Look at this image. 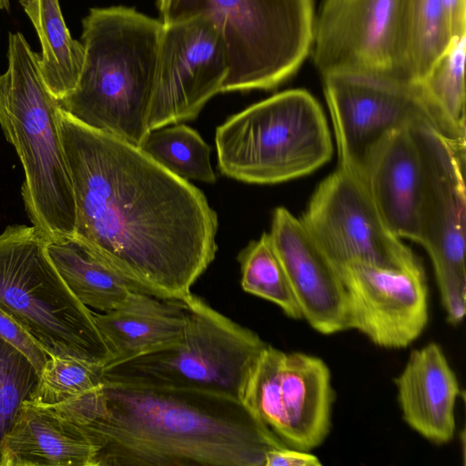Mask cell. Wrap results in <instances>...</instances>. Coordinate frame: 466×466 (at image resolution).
I'll return each instance as SVG.
<instances>
[{
	"label": "cell",
	"instance_id": "cell-9",
	"mask_svg": "<svg viewBox=\"0 0 466 466\" xmlns=\"http://www.w3.org/2000/svg\"><path fill=\"white\" fill-rule=\"evenodd\" d=\"M410 127L423 172L419 243L432 261L447 321L458 325L466 309V141L451 139L428 123Z\"/></svg>",
	"mask_w": 466,
	"mask_h": 466
},
{
	"label": "cell",
	"instance_id": "cell-32",
	"mask_svg": "<svg viewBox=\"0 0 466 466\" xmlns=\"http://www.w3.org/2000/svg\"><path fill=\"white\" fill-rule=\"evenodd\" d=\"M10 9V1L9 0H0V10L9 11Z\"/></svg>",
	"mask_w": 466,
	"mask_h": 466
},
{
	"label": "cell",
	"instance_id": "cell-28",
	"mask_svg": "<svg viewBox=\"0 0 466 466\" xmlns=\"http://www.w3.org/2000/svg\"><path fill=\"white\" fill-rule=\"evenodd\" d=\"M39 379L33 363L17 349L0 339V441L10 430Z\"/></svg>",
	"mask_w": 466,
	"mask_h": 466
},
{
	"label": "cell",
	"instance_id": "cell-4",
	"mask_svg": "<svg viewBox=\"0 0 466 466\" xmlns=\"http://www.w3.org/2000/svg\"><path fill=\"white\" fill-rule=\"evenodd\" d=\"M59 109L42 76L39 54L22 33H9L7 68L0 75V127L25 172L26 214L47 239L75 235L76 221Z\"/></svg>",
	"mask_w": 466,
	"mask_h": 466
},
{
	"label": "cell",
	"instance_id": "cell-7",
	"mask_svg": "<svg viewBox=\"0 0 466 466\" xmlns=\"http://www.w3.org/2000/svg\"><path fill=\"white\" fill-rule=\"evenodd\" d=\"M33 225L0 234V309L16 320L48 357L69 356L106 365L112 354L94 312L67 288Z\"/></svg>",
	"mask_w": 466,
	"mask_h": 466
},
{
	"label": "cell",
	"instance_id": "cell-24",
	"mask_svg": "<svg viewBox=\"0 0 466 466\" xmlns=\"http://www.w3.org/2000/svg\"><path fill=\"white\" fill-rule=\"evenodd\" d=\"M140 149L174 175L214 183L210 147L193 128L178 124L150 130Z\"/></svg>",
	"mask_w": 466,
	"mask_h": 466
},
{
	"label": "cell",
	"instance_id": "cell-3",
	"mask_svg": "<svg viewBox=\"0 0 466 466\" xmlns=\"http://www.w3.org/2000/svg\"><path fill=\"white\" fill-rule=\"evenodd\" d=\"M84 63L58 100L80 123L140 147L147 134L163 23L133 8H91L82 22Z\"/></svg>",
	"mask_w": 466,
	"mask_h": 466
},
{
	"label": "cell",
	"instance_id": "cell-20",
	"mask_svg": "<svg viewBox=\"0 0 466 466\" xmlns=\"http://www.w3.org/2000/svg\"><path fill=\"white\" fill-rule=\"evenodd\" d=\"M94 319L112 354L108 365L177 343L186 324V309L183 299L132 291L116 309L94 313Z\"/></svg>",
	"mask_w": 466,
	"mask_h": 466
},
{
	"label": "cell",
	"instance_id": "cell-31",
	"mask_svg": "<svg viewBox=\"0 0 466 466\" xmlns=\"http://www.w3.org/2000/svg\"><path fill=\"white\" fill-rule=\"evenodd\" d=\"M448 15L454 35L465 34L466 4L465 0H441Z\"/></svg>",
	"mask_w": 466,
	"mask_h": 466
},
{
	"label": "cell",
	"instance_id": "cell-12",
	"mask_svg": "<svg viewBox=\"0 0 466 466\" xmlns=\"http://www.w3.org/2000/svg\"><path fill=\"white\" fill-rule=\"evenodd\" d=\"M299 219L337 271L355 261L394 269L423 267L389 230L363 180L339 167L316 187Z\"/></svg>",
	"mask_w": 466,
	"mask_h": 466
},
{
	"label": "cell",
	"instance_id": "cell-30",
	"mask_svg": "<svg viewBox=\"0 0 466 466\" xmlns=\"http://www.w3.org/2000/svg\"><path fill=\"white\" fill-rule=\"evenodd\" d=\"M319 458L309 451L288 446L274 449L266 454L265 466H319Z\"/></svg>",
	"mask_w": 466,
	"mask_h": 466
},
{
	"label": "cell",
	"instance_id": "cell-26",
	"mask_svg": "<svg viewBox=\"0 0 466 466\" xmlns=\"http://www.w3.org/2000/svg\"><path fill=\"white\" fill-rule=\"evenodd\" d=\"M454 36L441 0H410V62L415 83L423 78Z\"/></svg>",
	"mask_w": 466,
	"mask_h": 466
},
{
	"label": "cell",
	"instance_id": "cell-25",
	"mask_svg": "<svg viewBox=\"0 0 466 466\" xmlns=\"http://www.w3.org/2000/svg\"><path fill=\"white\" fill-rule=\"evenodd\" d=\"M244 291L279 306L286 316L301 319L302 314L284 268L268 233L264 232L238 256Z\"/></svg>",
	"mask_w": 466,
	"mask_h": 466
},
{
	"label": "cell",
	"instance_id": "cell-8",
	"mask_svg": "<svg viewBox=\"0 0 466 466\" xmlns=\"http://www.w3.org/2000/svg\"><path fill=\"white\" fill-rule=\"evenodd\" d=\"M180 339L165 349L104 366V381L210 391L240 400L268 343L190 293Z\"/></svg>",
	"mask_w": 466,
	"mask_h": 466
},
{
	"label": "cell",
	"instance_id": "cell-6",
	"mask_svg": "<svg viewBox=\"0 0 466 466\" xmlns=\"http://www.w3.org/2000/svg\"><path fill=\"white\" fill-rule=\"evenodd\" d=\"M215 142L220 172L252 184L309 175L333 153L324 112L303 89L278 93L229 116Z\"/></svg>",
	"mask_w": 466,
	"mask_h": 466
},
{
	"label": "cell",
	"instance_id": "cell-23",
	"mask_svg": "<svg viewBox=\"0 0 466 466\" xmlns=\"http://www.w3.org/2000/svg\"><path fill=\"white\" fill-rule=\"evenodd\" d=\"M465 47L466 34L454 36L418 83L440 133L458 141H466Z\"/></svg>",
	"mask_w": 466,
	"mask_h": 466
},
{
	"label": "cell",
	"instance_id": "cell-11",
	"mask_svg": "<svg viewBox=\"0 0 466 466\" xmlns=\"http://www.w3.org/2000/svg\"><path fill=\"white\" fill-rule=\"evenodd\" d=\"M334 397L330 371L321 359L268 344L240 400L286 446L309 451L329 432Z\"/></svg>",
	"mask_w": 466,
	"mask_h": 466
},
{
	"label": "cell",
	"instance_id": "cell-1",
	"mask_svg": "<svg viewBox=\"0 0 466 466\" xmlns=\"http://www.w3.org/2000/svg\"><path fill=\"white\" fill-rule=\"evenodd\" d=\"M58 123L75 195V236L134 291L184 299L218 251V216L203 192L140 147L61 107Z\"/></svg>",
	"mask_w": 466,
	"mask_h": 466
},
{
	"label": "cell",
	"instance_id": "cell-5",
	"mask_svg": "<svg viewBox=\"0 0 466 466\" xmlns=\"http://www.w3.org/2000/svg\"><path fill=\"white\" fill-rule=\"evenodd\" d=\"M161 22L208 17L225 39L229 70L221 92L271 89L311 50L312 0H157Z\"/></svg>",
	"mask_w": 466,
	"mask_h": 466
},
{
	"label": "cell",
	"instance_id": "cell-29",
	"mask_svg": "<svg viewBox=\"0 0 466 466\" xmlns=\"http://www.w3.org/2000/svg\"><path fill=\"white\" fill-rule=\"evenodd\" d=\"M0 339L21 351L35 366L38 374L48 359L35 339L9 314L0 309Z\"/></svg>",
	"mask_w": 466,
	"mask_h": 466
},
{
	"label": "cell",
	"instance_id": "cell-14",
	"mask_svg": "<svg viewBox=\"0 0 466 466\" xmlns=\"http://www.w3.org/2000/svg\"><path fill=\"white\" fill-rule=\"evenodd\" d=\"M229 70L223 35L207 16L163 24L149 130L194 120L221 92Z\"/></svg>",
	"mask_w": 466,
	"mask_h": 466
},
{
	"label": "cell",
	"instance_id": "cell-21",
	"mask_svg": "<svg viewBox=\"0 0 466 466\" xmlns=\"http://www.w3.org/2000/svg\"><path fill=\"white\" fill-rule=\"evenodd\" d=\"M46 251L62 279L86 307L106 312L134 291L97 253L76 237L47 239Z\"/></svg>",
	"mask_w": 466,
	"mask_h": 466
},
{
	"label": "cell",
	"instance_id": "cell-27",
	"mask_svg": "<svg viewBox=\"0 0 466 466\" xmlns=\"http://www.w3.org/2000/svg\"><path fill=\"white\" fill-rule=\"evenodd\" d=\"M104 365L69 356L48 357L30 401L53 407L104 383Z\"/></svg>",
	"mask_w": 466,
	"mask_h": 466
},
{
	"label": "cell",
	"instance_id": "cell-2",
	"mask_svg": "<svg viewBox=\"0 0 466 466\" xmlns=\"http://www.w3.org/2000/svg\"><path fill=\"white\" fill-rule=\"evenodd\" d=\"M79 428L94 466H265L286 446L241 400L190 389L104 381Z\"/></svg>",
	"mask_w": 466,
	"mask_h": 466
},
{
	"label": "cell",
	"instance_id": "cell-15",
	"mask_svg": "<svg viewBox=\"0 0 466 466\" xmlns=\"http://www.w3.org/2000/svg\"><path fill=\"white\" fill-rule=\"evenodd\" d=\"M346 293L347 329L385 349L410 346L429 320L423 267L394 269L350 262L338 269Z\"/></svg>",
	"mask_w": 466,
	"mask_h": 466
},
{
	"label": "cell",
	"instance_id": "cell-19",
	"mask_svg": "<svg viewBox=\"0 0 466 466\" xmlns=\"http://www.w3.org/2000/svg\"><path fill=\"white\" fill-rule=\"evenodd\" d=\"M95 454L82 429L30 400L0 441V466H94Z\"/></svg>",
	"mask_w": 466,
	"mask_h": 466
},
{
	"label": "cell",
	"instance_id": "cell-22",
	"mask_svg": "<svg viewBox=\"0 0 466 466\" xmlns=\"http://www.w3.org/2000/svg\"><path fill=\"white\" fill-rule=\"evenodd\" d=\"M25 13L38 35L39 66L50 92L62 99L76 86L85 50L66 26L59 0H20Z\"/></svg>",
	"mask_w": 466,
	"mask_h": 466
},
{
	"label": "cell",
	"instance_id": "cell-10",
	"mask_svg": "<svg viewBox=\"0 0 466 466\" xmlns=\"http://www.w3.org/2000/svg\"><path fill=\"white\" fill-rule=\"evenodd\" d=\"M410 11V0H323L310 50L322 76L354 74L415 83Z\"/></svg>",
	"mask_w": 466,
	"mask_h": 466
},
{
	"label": "cell",
	"instance_id": "cell-17",
	"mask_svg": "<svg viewBox=\"0 0 466 466\" xmlns=\"http://www.w3.org/2000/svg\"><path fill=\"white\" fill-rule=\"evenodd\" d=\"M410 127L395 129L374 147L363 182L389 230L419 243L423 172Z\"/></svg>",
	"mask_w": 466,
	"mask_h": 466
},
{
	"label": "cell",
	"instance_id": "cell-13",
	"mask_svg": "<svg viewBox=\"0 0 466 466\" xmlns=\"http://www.w3.org/2000/svg\"><path fill=\"white\" fill-rule=\"evenodd\" d=\"M323 84L339 167L362 180L372 150L395 129L428 123L439 131L418 83L330 74L323 76Z\"/></svg>",
	"mask_w": 466,
	"mask_h": 466
},
{
	"label": "cell",
	"instance_id": "cell-16",
	"mask_svg": "<svg viewBox=\"0 0 466 466\" xmlns=\"http://www.w3.org/2000/svg\"><path fill=\"white\" fill-rule=\"evenodd\" d=\"M268 234L302 319L324 335L348 329L346 293L340 277L300 219L279 207L273 212Z\"/></svg>",
	"mask_w": 466,
	"mask_h": 466
},
{
	"label": "cell",
	"instance_id": "cell-18",
	"mask_svg": "<svg viewBox=\"0 0 466 466\" xmlns=\"http://www.w3.org/2000/svg\"><path fill=\"white\" fill-rule=\"evenodd\" d=\"M394 383L404 421L429 441L439 445L451 441L461 390L441 346L431 342L413 350Z\"/></svg>",
	"mask_w": 466,
	"mask_h": 466
}]
</instances>
